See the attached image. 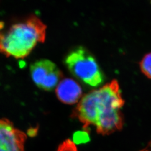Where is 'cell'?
Segmentation results:
<instances>
[{
	"instance_id": "cell-1",
	"label": "cell",
	"mask_w": 151,
	"mask_h": 151,
	"mask_svg": "<svg viewBox=\"0 0 151 151\" xmlns=\"http://www.w3.org/2000/svg\"><path fill=\"white\" fill-rule=\"evenodd\" d=\"M124 101L116 80L90 92L82 97L73 111V116L88 129L94 127L97 133L108 135L121 129L123 118L121 108Z\"/></svg>"
},
{
	"instance_id": "cell-2",
	"label": "cell",
	"mask_w": 151,
	"mask_h": 151,
	"mask_svg": "<svg viewBox=\"0 0 151 151\" xmlns=\"http://www.w3.org/2000/svg\"><path fill=\"white\" fill-rule=\"evenodd\" d=\"M46 30L45 25L35 16L5 29L0 24V53L24 58L38 44L44 42Z\"/></svg>"
},
{
	"instance_id": "cell-3",
	"label": "cell",
	"mask_w": 151,
	"mask_h": 151,
	"mask_svg": "<svg viewBox=\"0 0 151 151\" xmlns=\"http://www.w3.org/2000/svg\"><path fill=\"white\" fill-rule=\"evenodd\" d=\"M65 64L72 75L88 86H99L104 81L103 72L96 59L82 47L70 52L65 59Z\"/></svg>"
},
{
	"instance_id": "cell-4",
	"label": "cell",
	"mask_w": 151,
	"mask_h": 151,
	"mask_svg": "<svg viewBox=\"0 0 151 151\" xmlns=\"http://www.w3.org/2000/svg\"><path fill=\"white\" fill-rule=\"evenodd\" d=\"M32 81L37 86L45 91H52L60 83L62 73L56 65L48 60H41L30 66Z\"/></svg>"
},
{
	"instance_id": "cell-5",
	"label": "cell",
	"mask_w": 151,
	"mask_h": 151,
	"mask_svg": "<svg viewBox=\"0 0 151 151\" xmlns=\"http://www.w3.org/2000/svg\"><path fill=\"white\" fill-rule=\"evenodd\" d=\"M26 134L7 119H0V151H24Z\"/></svg>"
},
{
	"instance_id": "cell-6",
	"label": "cell",
	"mask_w": 151,
	"mask_h": 151,
	"mask_svg": "<svg viewBox=\"0 0 151 151\" xmlns=\"http://www.w3.org/2000/svg\"><path fill=\"white\" fill-rule=\"evenodd\" d=\"M55 92L61 102L69 105L77 103L82 92L80 85L73 79L68 78L60 81Z\"/></svg>"
},
{
	"instance_id": "cell-7",
	"label": "cell",
	"mask_w": 151,
	"mask_h": 151,
	"mask_svg": "<svg viewBox=\"0 0 151 151\" xmlns=\"http://www.w3.org/2000/svg\"><path fill=\"white\" fill-rule=\"evenodd\" d=\"M140 68L145 75L151 79V52L143 57L140 62Z\"/></svg>"
},
{
	"instance_id": "cell-8",
	"label": "cell",
	"mask_w": 151,
	"mask_h": 151,
	"mask_svg": "<svg viewBox=\"0 0 151 151\" xmlns=\"http://www.w3.org/2000/svg\"><path fill=\"white\" fill-rule=\"evenodd\" d=\"M57 151H77V150L75 143L68 139L65 140L59 146Z\"/></svg>"
},
{
	"instance_id": "cell-9",
	"label": "cell",
	"mask_w": 151,
	"mask_h": 151,
	"mask_svg": "<svg viewBox=\"0 0 151 151\" xmlns=\"http://www.w3.org/2000/svg\"><path fill=\"white\" fill-rule=\"evenodd\" d=\"M75 140L76 141H78L80 142H85L88 140V134L85 133H80V135H75Z\"/></svg>"
}]
</instances>
